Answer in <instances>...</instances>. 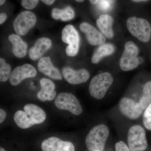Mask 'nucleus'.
<instances>
[{"instance_id": "nucleus-1", "label": "nucleus", "mask_w": 151, "mask_h": 151, "mask_svg": "<svg viewBox=\"0 0 151 151\" xmlns=\"http://www.w3.org/2000/svg\"><path fill=\"white\" fill-rule=\"evenodd\" d=\"M24 110V111H17L14 116L15 123L21 129H27L35 124H42L46 119L45 112L35 104H27Z\"/></svg>"}, {"instance_id": "nucleus-2", "label": "nucleus", "mask_w": 151, "mask_h": 151, "mask_svg": "<svg viewBox=\"0 0 151 151\" xmlns=\"http://www.w3.org/2000/svg\"><path fill=\"white\" fill-rule=\"evenodd\" d=\"M109 130L104 124L93 127L86 138V145L89 151H103L109 137Z\"/></svg>"}, {"instance_id": "nucleus-3", "label": "nucleus", "mask_w": 151, "mask_h": 151, "mask_svg": "<svg viewBox=\"0 0 151 151\" xmlns=\"http://www.w3.org/2000/svg\"><path fill=\"white\" fill-rule=\"evenodd\" d=\"M113 81V76L108 72L95 76L89 84V90L90 95L95 99L101 100L105 97Z\"/></svg>"}, {"instance_id": "nucleus-4", "label": "nucleus", "mask_w": 151, "mask_h": 151, "mask_svg": "<svg viewBox=\"0 0 151 151\" xmlns=\"http://www.w3.org/2000/svg\"><path fill=\"white\" fill-rule=\"evenodd\" d=\"M127 28L129 32L141 41L149 42L151 36V26L145 19L131 17L127 21Z\"/></svg>"}, {"instance_id": "nucleus-5", "label": "nucleus", "mask_w": 151, "mask_h": 151, "mask_svg": "<svg viewBox=\"0 0 151 151\" xmlns=\"http://www.w3.org/2000/svg\"><path fill=\"white\" fill-rule=\"evenodd\" d=\"M127 141L131 151H144L148 147L145 131L140 125H135L130 127Z\"/></svg>"}, {"instance_id": "nucleus-6", "label": "nucleus", "mask_w": 151, "mask_h": 151, "mask_svg": "<svg viewBox=\"0 0 151 151\" xmlns=\"http://www.w3.org/2000/svg\"><path fill=\"white\" fill-rule=\"evenodd\" d=\"M139 49L133 42L129 41L125 45V50L119 61L121 69L129 71L137 67L139 61L137 58Z\"/></svg>"}, {"instance_id": "nucleus-7", "label": "nucleus", "mask_w": 151, "mask_h": 151, "mask_svg": "<svg viewBox=\"0 0 151 151\" xmlns=\"http://www.w3.org/2000/svg\"><path fill=\"white\" fill-rule=\"evenodd\" d=\"M55 104L58 109L69 111L76 116L80 115L83 111L81 105L78 99L70 93H60L55 100Z\"/></svg>"}, {"instance_id": "nucleus-8", "label": "nucleus", "mask_w": 151, "mask_h": 151, "mask_svg": "<svg viewBox=\"0 0 151 151\" xmlns=\"http://www.w3.org/2000/svg\"><path fill=\"white\" fill-rule=\"evenodd\" d=\"M62 40L68 45L65 48V52L68 56L73 57L77 54L79 47V36L73 26L67 25L62 31Z\"/></svg>"}, {"instance_id": "nucleus-9", "label": "nucleus", "mask_w": 151, "mask_h": 151, "mask_svg": "<svg viewBox=\"0 0 151 151\" xmlns=\"http://www.w3.org/2000/svg\"><path fill=\"white\" fill-rule=\"evenodd\" d=\"M36 22V16L34 14L29 11H24L14 20V29L19 35H24L35 25Z\"/></svg>"}, {"instance_id": "nucleus-10", "label": "nucleus", "mask_w": 151, "mask_h": 151, "mask_svg": "<svg viewBox=\"0 0 151 151\" xmlns=\"http://www.w3.org/2000/svg\"><path fill=\"white\" fill-rule=\"evenodd\" d=\"M119 108L120 112L124 116L131 120L138 119L144 111L139 103H136L128 97L121 99L119 103Z\"/></svg>"}, {"instance_id": "nucleus-11", "label": "nucleus", "mask_w": 151, "mask_h": 151, "mask_svg": "<svg viewBox=\"0 0 151 151\" xmlns=\"http://www.w3.org/2000/svg\"><path fill=\"white\" fill-rule=\"evenodd\" d=\"M36 74L35 68L26 63L17 66L13 70L9 78L10 83L13 86H17L26 78L35 77Z\"/></svg>"}, {"instance_id": "nucleus-12", "label": "nucleus", "mask_w": 151, "mask_h": 151, "mask_svg": "<svg viewBox=\"0 0 151 151\" xmlns=\"http://www.w3.org/2000/svg\"><path fill=\"white\" fill-rule=\"evenodd\" d=\"M41 148L42 151H75L74 146L71 142L63 141L55 137L43 141Z\"/></svg>"}, {"instance_id": "nucleus-13", "label": "nucleus", "mask_w": 151, "mask_h": 151, "mask_svg": "<svg viewBox=\"0 0 151 151\" xmlns=\"http://www.w3.org/2000/svg\"><path fill=\"white\" fill-rule=\"evenodd\" d=\"M62 74L65 80L72 84H78L86 82L90 77L89 71L85 69L75 70L68 66L63 68Z\"/></svg>"}, {"instance_id": "nucleus-14", "label": "nucleus", "mask_w": 151, "mask_h": 151, "mask_svg": "<svg viewBox=\"0 0 151 151\" xmlns=\"http://www.w3.org/2000/svg\"><path fill=\"white\" fill-rule=\"evenodd\" d=\"M80 29L85 34L88 42L91 45H101L105 43L106 41L105 37L88 23H82L80 25Z\"/></svg>"}, {"instance_id": "nucleus-15", "label": "nucleus", "mask_w": 151, "mask_h": 151, "mask_svg": "<svg viewBox=\"0 0 151 151\" xmlns=\"http://www.w3.org/2000/svg\"><path fill=\"white\" fill-rule=\"evenodd\" d=\"M37 67L41 72L50 78L55 80H62L59 70L52 65L50 57L41 58L38 63Z\"/></svg>"}, {"instance_id": "nucleus-16", "label": "nucleus", "mask_w": 151, "mask_h": 151, "mask_svg": "<svg viewBox=\"0 0 151 151\" xmlns=\"http://www.w3.org/2000/svg\"><path fill=\"white\" fill-rule=\"evenodd\" d=\"M52 45L51 41L47 37H42L36 41L33 46L30 49L29 55L32 60H37L50 48Z\"/></svg>"}, {"instance_id": "nucleus-17", "label": "nucleus", "mask_w": 151, "mask_h": 151, "mask_svg": "<svg viewBox=\"0 0 151 151\" xmlns=\"http://www.w3.org/2000/svg\"><path fill=\"white\" fill-rule=\"evenodd\" d=\"M41 89L37 93V97L42 101H51L55 98L56 92L55 85L53 81L46 78H42L40 80Z\"/></svg>"}, {"instance_id": "nucleus-18", "label": "nucleus", "mask_w": 151, "mask_h": 151, "mask_svg": "<svg viewBox=\"0 0 151 151\" xmlns=\"http://www.w3.org/2000/svg\"><path fill=\"white\" fill-rule=\"evenodd\" d=\"M9 40L13 45L12 52L15 56L19 58L24 57L27 53V45L21 37L15 34L9 36Z\"/></svg>"}, {"instance_id": "nucleus-19", "label": "nucleus", "mask_w": 151, "mask_h": 151, "mask_svg": "<svg viewBox=\"0 0 151 151\" xmlns=\"http://www.w3.org/2000/svg\"><path fill=\"white\" fill-rule=\"evenodd\" d=\"M113 19L112 17L108 14L100 16L97 19L96 24L99 29L103 34L108 38H112L114 36V32L112 25Z\"/></svg>"}, {"instance_id": "nucleus-20", "label": "nucleus", "mask_w": 151, "mask_h": 151, "mask_svg": "<svg viewBox=\"0 0 151 151\" xmlns=\"http://www.w3.org/2000/svg\"><path fill=\"white\" fill-rule=\"evenodd\" d=\"M115 47L113 45L109 43L103 44L98 47L92 55V62L97 64L103 58L113 54Z\"/></svg>"}, {"instance_id": "nucleus-21", "label": "nucleus", "mask_w": 151, "mask_h": 151, "mask_svg": "<svg viewBox=\"0 0 151 151\" xmlns=\"http://www.w3.org/2000/svg\"><path fill=\"white\" fill-rule=\"evenodd\" d=\"M51 17L55 20L60 19L63 21H68L74 17L75 12L70 6L66 7L62 9L53 8L52 10Z\"/></svg>"}, {"instance_id": "nucleus-22", "label": "nucleus", "mask_w": 151, "mask_h": 151, "mask_svg": "<svg viewBox=\"0 0 151 151\" xmlns=\"http://www.w3.org/2000/svg\"><path fill=\"white\" fill-rule=\"evenodd\" d=\"M139 103L144 111L151 104V81H148L145 84Z\"/></svg>"}, {"instance_id": "nucleus-23", "label": "nucleus", "mask_w": 151, "mask_h": 151, "mask_svg": "<svg viewBox=\"0 0 151 151\" xmlns=\"http://www.w3.org/2000/svg\"><path fill=\"white\" fill-rule=\"evenodd\" d=\"M11 65L6 63L5 60L3 58H0V81L5 82L10 77L11 75Z\"/></svg>"}, {"instance_id": "nucleus-24", "label": "nucleus", "mask_w": 151, "mask_h": 151, "mask_svg": "<svg viewBox=\"0 0 151 151\" xmlns=\"http://www.w3.org/2000/svg\"><path fill=\"white\" fill-rule=\"evenodd\" d=\"M143 123L146 129L151 131V103L145 110L143 114Z\"/></svg>"}, {"instance_id": "nucleus-25", "label": "nucleus", "mask_w": 151, "mask_h": 151, "mask_svg": "<svg viewBox=\"0 0 151 151\" xmlns=\"http://www.w3.org/2000/svg\"><path fill=\"white\" fill-rule=\"evenodd\" d=\"M38 0H23L21 2L22 6L27 9H32L37 5Z\"/></svg>"}, {"instance_id": "nucleus-26", "label": "nucleus", "mask_w": 151, "mask_h": 151, "mask_svg": "<svg viewBox=\"0 0 151 151\" xmlns=\"http://www.w3.org/2000/svg\"><path fill=\"white\" fill-rule=\"evenodd\" d=\"M114 1H99L97 3V6L102 10L106 11L109 9L111 6V4Z\"/></svg>"}, {"instance_id": "nucleus-27", "label": "nucleus", "mask_w": 151, "mask_h": 151, "mask_svg": "<svg viewBox=\"0 0 151 151\" xmlns=\"http://www.w3.org/2000/svg\"><path fill=\"white\" fill-rule=\"evenodd\" d=\"M116 151H131L129 148L123 141H119L115 145Z\"/></svg>"}, {"instance_id": "nucleus-28", "label": "nucleus", "mask_w": 151, "mask_h": 151, "mask_svg": "<svg viewBox=\"0 0 151 151\" xmlns=\"http://www.w3.org/2000/svg\"><path fill=\"white\" fill-rule=\"evenodd\" d=\"M6 113L5 111L2 109H0V123L2 124L5 120L6 118Z\"/></svg>"}, {"instance_id": "nucleus-29", "label": "nucleus", "mask_w": 151, "mask_h": 151, "mask_svg": "<svg viewBox=\"0 0 151 151\" xmlns=\"http://www.w3.org/2000/svg\"><path fill=\"white\" fill-rule=\"evenodd\" d=\"M7 18L6 14L4 13H1L0 14V24H3Z\"/></svg>"}, {"instance_id": "nucleus-30", "label": "nucleus", "mask_w": 151, "mask_h": 151, "mask_svg": "<svg viewBox=\"0 0 151 151\" xmlns=\"http://www.w3.org/2000/svg\"><path fill=\"white\" fill-rule=\"evenodd\" d=\"M55 1L54 0H42V2L49 6L51 5Z\"/></svg>"}, {"instance_id": "nucleus-31", "label": "nucleus", "mask_w": 151, "mask_h": 151, "mask_svg": "<svg viewBox=\"0 0 151 151\" xmlns=\"http://www.w3.org/2000/svg\"><path fill=\"white\" fill-rule=\"evenodd\" d=\"M89 2H90L91 4H92L95 5L98 3L99 1H98V0H90Z\"/></svg>"}, {"instance_id": "nucleus-32", "label": "nucleus", "mask_w": 151, "mask_h": 151, "mask_svg": "<svg viewBox=\"0 0 151 151\" xmlns=\"http://www.w3.org/2000/svg\"><path fill=\"white\" fill-rule=\"evenodd\" d=\"M133 1L135 2H146L147 1H144V0H140V1H138V0H136V1Z\"/></svg>"}, {"instance_id": "nucleus-33", "label": "nucleus", "mask_w": 151, "mask_h": 151, "mask_svg": "<svg viewBox=\"0 0 151 151\" xmlns=\"http://www.w3.org/2000/svg\"><path fill=\"white\" fill-rule=\"evenodd\" d=\"M5 2L6 1H5V0H1V1H0V5H2L3 4H4Z\"/></svg>"}, {"instance_id": "nucleus-34", "label": "nucleus", "mask_w": 151, "mask_h": 151, "mask_svg": "<svg viewBox=\"0 0 151 151\" xmlns=\"http://www.w3.org/2000/svg\"><path fill=\"white\" fill-rule=\"evenodd\" d=\"M0 151H6V150H4L3 148L1 147H0Z\"/></svg>"}, {"instance_id": "nucleus-35", "label": "nucleus", "mask_w": 151, "mask_h": 151, "mask_svg": "<svg viewBox=\"0 0 151 151\" xmlns=\"http://www.w3.org/2000/svg\"><path fill=\"white\" fill-rule=\"evenodd\" d=\"M76 2H82L84 1L83 0H76Z\"/></svg>"}]
</instances>
